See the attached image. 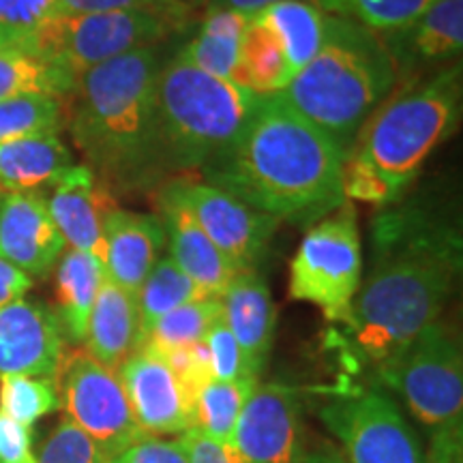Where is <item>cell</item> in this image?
<instances>
[{
  "label": "cell",
  "instance_id": "6da1fadb",
  "mask_svg": "<svg viewBox=\"0 0 463 463\" xmlns=\"http://www.w3.org/2000/svg\"><path fill=\"white\" fill-rule=\"evenodd\" d=\"M372 273L358 288L347 326L373 361L438 322L461 269V236L416 206L389 208L372 225Z\"/></svg>",
  "mask_w": 463,
  "mask_h": 463
},
{
  "label": "cell",
  "instance_id": "7a4b0ae2",
  "mask_svg": "<svg viewBox=\"0 0 463 463\" xmlns=\"http://www.w3.org/2000/svg\"><path fill=\"white\" fill-rule=\"evenodd\" d=\"M345 153L277 95H264L232 146L202 176L264 215L314 225L345 202Z\"/></svg>",
  "mask_w": 463,
  "mask_h": 463
},
{
  "label": "cell",
  "instance_id": "3957f363",
  "mask_svg": "<svg viewBox=\"0 0 463 463\" xmlns=\"http://www.w3.org/2000/svg\"><path fill=\"white\" fill-rule=\"evenodd\" d=\"M159 56L129 52L86 69L67 97V123L86 167L109 194L165 181L157 120Z\"/></svg>",
  "mask_w": 463,
  "mask_h": 463
},
{
  "label": "cell",
  "instance_id": "277c9868",
  "mask_svg": "<svg viewBox=\"0 0 463 463\" xmlns=\"http://www.w3.org/2000/svg\"><path fill=\"white\" fill-rule=\"evenodd\" d=\"M459 116V65L382 101L345 155V200L373 206L397 202L433 150L453 136Z\"/></svg>",
  "mask_w": 463,
  "mask_h": 463
},
{
  "label": "cell",
  "instance_id": "5b68a950",
  "mask_svg": "<svg viewBox=\"0 0 463 463\" xmlns=\"http://www.w3.org/2000/svg\"><path fill=\"white\" fill-rule=\"evenodd\" d=\"M395 80V62L380 34L328 15L320 52L277 97L347 155Z\"/></svg>",
  "mask_w": 463,
  "mask_h": 463
},
{
  "label": "cell",
  "instance_id": "8992f818",
  "mask_svg": "<svg viewBox=\"0 0 463 463\" xmlns=\"http://www.w3.org/2000/svg\"><path fill=\"white\" fill-rule=\"evenodd\" d=\"M264 95L202 71L178 54L159 69L157 120L165 174L194 176L239 140Z\"/></svg>",
  "mask_w": 463,
  "mask_h": 463
},
{
  "label": "cell",
  "instance_id": "52a82bcc",
  "mask_svg": "<svg viewBox=\"0 0 463 463\" xmlns=\"http://www.w3.org/2000/svg\"><path fill=\"white\" fill-rule=\"evenodd\" d=\"M378 364L380 380L430 433L463 430V356L447 326L433 322Z\"/></svg>",
  "mask_w": 463,
  "mask_h": 463
},
{
  "label": "cell",
  "instance_id": "ba28073f",
  "mask_svg": "<svg viewBox=\"0 0 463 463\" xmlns=\"http://www.w3.org/2000/svg\"><path fill=\"white\" fill-rule=\"evenodd\" d=\"M361 277V232L354 206L345 200L300 241L289 264V298L320 307L326 320L347 324Z\"/></svg>",
  "mask_w": 463,
  "mask_h": 463
},
{
  "label": "cell",
  "instance_id": "9c48e42d",
  "mask_svg": "<svg viewBox=\"0 0 463 463\" xmlns=\"http://www.w3.org/2000/svg\"><path fill=\"white\" fill-rule=\"evenodd\" d=\"M181 33L165 20L137 11L56 15L33 37L28 54L78 78L86 69L112 61L129 52L155 45Z\"/></svg>",
  "mask_w": 463,
  "mask_h": 463
},
{
  "label": "cell",
  "instance_id": "30bf717a",
  "mask_svg": "<svg viewBox=\"0 0 463 463\" xmlns=\"http://www.w3.org/2000/svg\"><path fill=\"white\" fill-rule=\"evenodd\" d=\"M320 419L337 436L347 463H427L416 431L384 392L335 397L322 405Z\"/></svg>",
  "mask_w": 463,
  "mask_h": 463
},
{
  "label": "cell",
  "instance_id": "8fae6325",
  "mask_svg": "<svg viewBox=\"0 0 463 463\" xmlns=\"http://www.w3.org/2000/svg\"><path fill=\"white\" fill-rule=\"evenodd\" d=\"M58 373L67 419L99 447L106 459H114L144 438L112 369L97 363L89 352H73L62 358Z\"/></svg>",
  "mask_w": 463,
  "mask_h": 463
},
{
  "label": "cell",
  "instance_id": "7c38bea8",
  "mask_svg": "<svg viewBox=\"0 0 463 463\" xmlns=\"http://www.w3.org/2000/svg\"><path fill=\"white\" fill-rule=\"evenodd\" d=\"M187 208L195 223L239 270H256L279 222L253 211L234 195L195 176H174L159 184Z\"/></svg>",
  "mask_w": 463,
  "mask_h": 463
},
{
  "label": "cell",
  "instance_id": "4fadbf2b",
  "mask_svg": "<svg viewBox=\"0 0 463 463\" xmlns=\"http://www.w3.org/2000/svg\"><path fill=\"white\" fill-rule=\"evenodd\" d=\"M116 375L144 436H181L191 430L187 392L157 350L137 345Z\"/></svg>",
  "mask_w": 463,
  "mask_h": 463
},
{
  "label": "cell",
  "instance_id": "5bb4252c",
  "mask_svg": "<svg viewBox=\"0 0 463 463\" xmlns=\"http://www.w3.org/2000/svg\"><path fill=\"white\" fill-rule=\"evenodd\" d=\"M234 447L251 463H300L303 420L297 391L258 384L239 416Z\"/></svg>",
  "mask_w": 463,
  "mask_h": 463
},
{
  "label": "cell",
  "instance_id": "9a60e30c",
  "mask_svg": "<svg viewBox=\"0 0 463 463\" xmlns=\"http://www.w3.org/2000/svg\"><path fill=\"white\" fill-rule=\"evenodd\" d=\"M62 358V328L50 307L28 298L0 307V378L31 375L54 380Z\"/></svg>",
  "mask_w": 463,
  "mask_h": 463
},
{
  "label": "cell",
  "instance_id": "2e32d148",
  "mask_svg": "<svg viewBox=\"0 0 463 463\" xmlns=\"http://www.w3.org/2000/svg\"><path fill=\"white\" fill-rule=\"evenodd\" d=\"M67 242L42 191H9L0 200V260L28 277H48Z\"/></svg>",
  "mask_w": 463,
  "mask_h": 463
},
{
  "label": "cell",
  "instance_id": "e0dca14e",
  "mask_svg": "<svg viewBox=\"0 0 463 463\" xmlns=\"http://www.w3.org/2000/svg\"><path fill=\"white\" fill-rule=\"evenodd\" d=\"M164 245L165 232L159 217L116 206L103 217V270L133 298L157 264Z\"/></svg>",
  "mask_w": 463,
  "mask_h": 463
},
{
  "label": "cell",
  "instance_id": "ac0fdd59",
  "mask_svg": "<svg viewBox=\"0 0 463 463\" xmlns=\"http://www.w3.org/2000/svg\"><path fill=\"white\" fill-rule=\"evenodd\" d=\"M52 222L71 249L103 264V217L114 208L112 194L86 165H73L52 184L48 195Z\"/></svg>",
  "mask_w": 463,
  "mask_h": 463
},
{
  "label": "cell",
  "instance_id": "d6986e66",
  "mask_svg": "<svg viewBox=\"0 0 463 463\" xmlns=\"http://www.w3.org/2000/svg\"><path fill=\"white\" fill-rule=\"evenodd\" d=\"M157 206L164 223L170 260L206 297L222 298L239 270L219 251L215 242L195 223L189 211L170 194L159 189Z\"/></svg>",
  "mask_w": 463,
  "mask_h": 463
},
{
  "label": "cell",
  "instance_id": "ffe728a7",
  "mask_svg": "<svg viewBox=\"0 0 463 463\" xmlns=\"http://www.w3.org/2000/svg\"><path fill=\"white\" fill-rule=\"evenodd\" d=\"M223 320L241 345L249 372L260 375L275 341L277 309L258 270H241L222 297Z\"/></svg>",
  "mask_w": 463,
  "mask_h": 463
},
{
  "label": "cell",
  "instance_id": "44dd1931",
  "mask_svg": "<svg viewBox=\"0 0 463 463\" xmlns=\"http://www.w3.org/2000/svg\"><path fill=\"white\" fill-rule=\"evenodd\" d=\"M382 39L395 69L453 61L463 50V0H433L419 20Z\"/></svg>",
  "mask_w": 463,
  "mask_h": 463
},
{
  "label": "cell",
  "instance_id": "7402d4cb",
  "mask_svg": "<svg viewBox=\"0 0 463 463\" xmlns=\"http://www.w3.org/2000/svg\"><path fill=\"white\" fill-rule=\"evenodd\" d=\"M137 298L103 275L86 328V352L103 367L118 372L137 345Z\"/></svg>",
  "mask_w": 463,
  "mask_h": 463
},
{
  "label": "cell",
  "instance_id": "603a6c76",
  "mask_svg": "<svg viewBox=\"0 0 463 463\" xmlns=\"http://www.w3.org/2000/svg\"><path fill=\"white\" fill-rule=\"evenodd\" d=\"M249 20L239 11L211 5L200 31L178 54L202 71L241 86V42Z\"/></svg>",
  "mask_w": 463,
  "mask_h": 463
},
{
  "label": "cell",
  "instance_id": "cb8c5ba5",
  "mask_svg": "<svg viewBox=\"0 0 463 463\" xmlns=\"http://www.w3.org/2000/svg\"><path fill=\"white\" fill-rule=\"evenodd\" d=\"M73 155L58 136H34L0 144V187L39 191L73 167Z\"/></svg>",
  "mask_w": 463,
  "mask_h": 463
},
{
  "label": "cell",
  "instance_id": "d4e9b609",
  "mask_svg": "<svg viewBox=\"0 0 463 463\" xmlns=\"http://www.w3.org/2000/svg\"><path fill=\"white\" fill-rule=\"evenodd\" d=\"M103 275V264L89 253L69 249L56 266V300H58V322L65 328L71 341H84L89 317L99 294Z\"/></svg>",
  "mask_w": 463,
  "mask_h": 463
},
{
  "label": "cell",
  "instance_id": "484cf974",
  "mask_svg": "<svg viewBox=\"0 0 463 463\" xmlns=\"http://www.w3.org/2000/svg\"><path fill=\"white\" fill-rule=\"evenodd\" d=\"M253 17L277 34L294 75L320 52L326 37L328 15L309 0H281Z\"/></svg>",
  "mask_w": 463,
  "mask_h": 463
},
{
  "label": "cell",
  "instance_id": "4316f807",
  "mask_svg": "<svg viewBox=\"0 0 463 463\" xmlns=\"http://www.w3.org/2000/svg\"><path fill=\"white\" fill-rule=\"evenodd\" d=\"M294 78L277 34L251 17L241 42V86L258 95H277Z\"/></svg>",
  "mask_w": 463,
  "mask_h": 463
},
{
  "label": "cell",
  "instance_id": "83f0119b",
  "mask_svg": "<svg viewBox=\"0 0 463 463\" xmlns=\"http://www.w3.org/2000/svg\"><path fill=\"white\" fill-rule=\"evenodd\" d=\"M258 386V378L232 382L211 380L198 392L191 412V430L219 444H234L239 416Z\"/></svg>",
  "mask_w": 463,
  "mask_h": 463
},
{
  "label": "cell",
  "instance_id": "f1b7e54d",
  "mask_svg": "<svg viewBox=\"0 0 463 463\" xmlns=\"http://www.w3.org/2000/svg\"><path fill=\"white\" fill-rule=\"evenodd\" d=\"M202 298L208 297L170 258H159L137 292V345L161 317L176 307Z\"/></svg>",
  "mask_w": 463,
  "mask_h": 463
},
{
  "label": "cell",
  "instance_id": "f546056e",
  "mask_svg": "<svg viewBox=\"0 0 463 463\" xmlns=\"http://www.w3.org/2000/svg\"><path fill=\"white\" fill-rule=\"evenodd\" d=\"M73 80L42 58L17 48H0V101L20 95H52L67 99Z\"/></svg>",
  "mask_w": 463,
  "mask_h": 463
},
{
  "label": "cell",
  "instance_id": "4dcf8cb0",
  "mask_svg": "<svg viewBox=\"0 0 463 463\" xmlns=\"http://www.w3.org/2000/svg\"><path fill=\"white\" fill-rule=\"evenodd\" d=\"M326 15L341 17L380 37L402 33L425 14L433 0H309Z\"/></svg>",
  "mask_w": 463,
  "mask_h": 463
},
{
  "label": "cell",
  "instance_id": "1f68e13d",
  "mask_svg": "<svg viewBox=\"0 0 463 463\" xmlns=\"http://www.w3.org/2000/svg\"><path fill=\"white\" fill-rule=\"evenodd\" d=\"M67 123V99L20 95L0 101V144L34 136H58Z\"/></svg>",
  "mask_w": 463,
  "mask_h": 463
},
{
  "label": "cell",
  "instance_id": "d6a6232c",
  "mask_svg": "<svg viewBox=\"0 0 463 463\" xmlns=\"http://www.w3.org/2000/svg\"><path fill=\"white\" fill-rule=\"evenodd\" d=\"M222 316V298L208 297L202 300H191V303L176 307L170 314L161 317L140 345H150L153 350L164 352L172 350V347L202 344L213 324Z\"/></svg>",
  "mask_w": 463,
  "mask_h": 463
},
{
  "label": "cell",
  "instance_id": "836d02e7",
  "mask_svg": "<svg viewBox=\"0 0 463 463\" xmlns=\"http://www.w3.org/2000/svg\"><path fill=\"white\" fill-rule=\"evenodd\" d=\"M61 405L56 382L31 375H5L0 378V412L20 425L33 427L45 414Z\"/></svg>",
  "mask_w": 463,
  "mask_h": 463
},
{
  "label": "cell",
  "instance_id": "e575fe53",
  "mask_svg": "<svg viewBox=\"0 0 463 463\" xmlns=\"http://www.w3.org/2000/svg\"><path fill=\"white\" fill-rule=\"evenodd\" d=\"M56 15L58 0H0V48L26 52L34 34Z\"/></svg>",
  "mask_w": 463,
  "mask_h": 463
},
{
  "label": "cell",
  "instance_id": "d590c367",
  "mask_svg": "<svg viewBox=\"0 0 463 463\" xmlns=\"http://www.w3.org/2000/svg\"><path fill=\"white\" fill-rule=\"evenodd\" d=\"M61 15L103 14V11H137L165 20L178 31L191 22V7L184 0H58Z\"/></svg>",
  "mask_w": 463,
  "mask_h": 463
},
{
  "label": "cell",
  "instance_id": "8d00e7d4",
  "mask_svg": "<svg viewBox=\"0 0 463 463\" xmlns=\"http://www.w3.org/2000/svg\"><path fill=\"white\" fill-rule=\"evenodd\" d=\"M92 439L80 430L75 422L62 419L58 425L48 433L39 449L34 463H106Z\"/></svg>",
  "mask_w": 463,
  "mask_h": 463
},
{
  "label": "cell",
  "instance_id": "74e56055",
  "mask_svg": "<svg viewBox=\"0 0 463 463\" xmlns=\"http://www.w3.org/2000/svg\"><path fill=\"white\" fill-rule=\"evenodd\" d=\"M204 344L208 350V361H211L213 380L232 382L242 378H256V375L249 372V364L245 356H242L241 345L236 344L234 335H232L228 324H225L223 316L213 324Z\"/></svg>",
  "mask_w": 463,
  "mask_h": 463
},
{
  "label": "cell",
  "instance_id": "f35d334b",
  "mask_svg": "<svg viewBox=\"0 0 463 463\" xmlns=\"http://www.w3.org/2000/svg\"><path fill=\"white\" fill-rule=\"evenodd\" d=\"M114 463H189V457L181 439L144 436L114 457Z\"/></svg>",
  "mask_w": 463,
  "mask_h": 463
},
{
  "label": "cell",
  "instance_id": "ab89813d",
  "mask_svg": "<svg viewBox=\"0 0 463 463\" xmlns=\"http://www.w3.org/2000/svg\"><path fill=\"white\" fill-rule=\"evenodd\" d=\"M189 463H251L234 444H219L189 430L181 438Z\"/></svg>",
  "mask_w": 463,
  "mask_h": 463
},
{
  "label": "cell",
  "instance_id": "60d3db41",
  "mask_svg": "<svg viewBox=\"0 0 463 463\" xmlns=\"http://www.w3.org/2000/svg\"><path fill=\"white\" fill-rule=\"evenodd\" d=\"M0 463H34L31 427L0 412Z\"/></svg>",
  "mask_w": 463,
  "mask_h": 463
},
{
  "label": "cell",
  "instance_id": "b9f144b4",
  "mask_svg": "<svg viewBox=\"0 0 463 463\" xmlns=\"http://www.w3.org/2000/svg\"><path fill=\"white\" fill-rule=\"evenodd\" d=\"M427 463H463V430L431 433Z\"/></svg>",
  "mask_w": 463,
  "mask_h": 463
},
{
  "label": "cell",
  "instance_id": "7bdbcfd3",
  "mask_svg": "<svg viewBox=\"0 0 463 463\" xmlns=\"http://www.w3.org/2000/svg\"><path fill=\"white\" fill-rule=\"evenodd\" d=\"M33 288V279L20 269L0 260V307L24 298V294Z\"/></svg>",
  "mask_w": 463,
  "mask_h": 463
},
{
  "label": "cell",
  "instance_id": "ee69618b",
  "mask_svg": "<svg viewBox=\"0 0 463 463\" xmlns=\"http://www.w3.org/2000/svg\"><path fill=\"white\" fill-rule=\"evenodd\" d=\"M281 3V0H215L213 5H219V7L232 9V11H239V14L253 17L258 14H262L264 9L273 7V5Z\"/></svg>",
  "mask_w": 463,
  "mask_h": 463
},
{
  "label": "cell",
  "instance_id": "f6af8a7d",
  "mask_svg": "<svg viewBox=\"0 0 463 463\" xmlns=\"http://www.w3.org/2000/svg\"><path fill=\"white\" fill-rule=\"evenodd\" d=\"M300 463H347V459L341 453V449L335 447H322L311 450V453H305L303 461Z\"/></svg>",
  "mask_w": 463,
  "mask_h": 463
},
{
  "label": "cell",
  "instance_id": "bcb514c9",
  "mask_svg": "<svg viewBox=\"0 0 463 463\" xmlns=\"http://www.w3.org/2000/svg\"><path fill=\"white\" fill-rule=\"evenodd\" d=\"M3 195H5V194H3V187H0V200H3Z\"/></svg>",
  "mask_w": 463,
  "mask_h": 463
},
{
  "label": "cell",
  "instance_id": "7dc6e473",
  "mask_svg": "<svg viewBox=\"0 0 463 463\" xmlns=\"http://www.w3.org/2000/svg\"><path fill=\"white\" fill-rule=\"evenodd\" d=\"M106 463H114V459H108V461H106Z\"/></svg>",
  "mask_w": 463,
  "mask_h": 463
}]
</instances>
